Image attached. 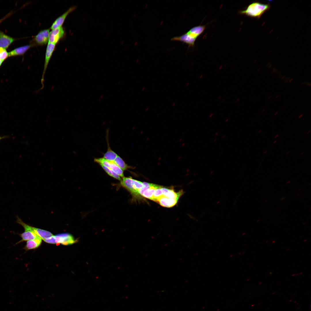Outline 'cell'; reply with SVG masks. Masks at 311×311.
Listing matches in <instances>:
<instances>
[{"label":"cell","mask_w":311,"mask_h":311,"mask_svg":"<svg viewBox=\"0 0 311 311\" xmlns=\"http://www.w3.org/2000/svg\"><path fill=\"white\" fill-rule=\"evenodd\" d=\"M205 28V25L195 26L181 35L172 37L171 41L181 42L187 45L189 48L193 47L196 40L203 32Z\"/></svg>","instance_id":"6da1fadb"},{"label":"cell","mask_w":311,"mask_h":311,"mask_svg":"<svg viewBox=\"0 0 311 311\" xmlns=\"http://www.w3.org/2000/svg\"><path fill=\"white\" fill-rule=\"evenodd\" d=\"M269 4H265L259 2H253L244 10L239 12V14L249 17L259 19L261 16L270 8Z\"/></svg>","instance_id":"7a4b0ae2"},{"label":"cell","mask_w":311,"mask_h":311,"mask_svg":"<svg viewBox=\"0 0 311 311\" xmlns=\"http://www.w3.org/2000/svg\"><path fill=\"white\" fill-rule=\"evenodd\" d=\"M120 183L123 187L131 193L134 198H138L140 197L138 190L144 186L143 182L131 177H124L120 181Z\"/></svg>","instance_id":"3957f363"},{"label":"cell","mask_w":311,"mask_h":311,"mask_svg":"<svg viewBox=\"0 0 311 311\" xmlns=\"http://www.w3.org/2000/svg\"><path fill=\"white\" fill-rule=\"evenodd\" d=\"M43 241L46 243L53 244H61L65 245L72 244L78 241L73 236L68 233H63L53 235L47 238Z\"/></svg>","instance_id":"277c9868"},{"label":"cell","mask_w":311,"mask_h":311,"mask_svg":"<svg viewBox=\"0 0 311 311\" xmlns=\"http://www.w3.org/2000/svg\"><path fill=\"white\" fill-rule=\"evenodd\" d=\"M16 222L24 227V231L21 234H19L22 239L16 243L15 245L23 241L41 239L35 233L32 229V226L24 223L18 216H16Z\"/></svg>","instance_id":"5b68a950"},{"label":"cell","mask_w":311,"mask_h":311,"mask_svg":"<svg viewBox=\"0 0 311 311\" xmlns=\"http://www.w3.org/2000/svg\"><path fill=\"white\" fill-rule=\"evenodd\" d=\"M55 47V44L50 43H48V44L45 54L44 68L41 80V87L39 89V90L43 89L44 87V75Z\"/></svg>","instance_id":"8992f818"},{"label":"cell","mask_w":311,"mask_h":311,"mask_svg":"<svg viewBox=\"0 0 311 311\" xmlns=\"http://www.w3.org/2000/svg\"><path fill=\"white\" fill-rule=\"evenodd\" d=\"M94 162L99 164L103 165L113 171L121 177H124L123 171L114 163L113 161L108 160L103 157L94 158Z\"/></svg>","instance_id":"52a82bcc"},{"label":"cell","mask_w":311,"mask_h":311,"mask_svg":"<svg viewBox=\"0 0 311 311\" xmlns=\"http://www.w3.org/2000/svg\"><path fill=\"white\" fill-rule=\"evenodd\" d=\"M50 29L43 30L40 31L35 36L32 40L33 42L36 45H42L46 44L48 41Z\"/></svg>","instance_id":"ba28073f"},{"label":"cell","mask_w":311,"mask_h":311,"mask_svg":"<svg viewBox=\"0 0 311 311\" xmlns=\"http://www.w3.org/2000/svg\"><path fill=\"white\" fill-rule=\"evenodd\" d=\"M65 33L62 26L52 30L49 33L48 43L56 44L64 36Z\"/></svg>","instance_id":"9c48e42d"},{"label":"cell","mask_w":311,"mask_h":311,"mask_svg":"<svg viewBox=\"0 0 311 311\" xmlns=\"http://www.w3.org/2000/svg\"><path fill=\"white\" fill-rule=\"evenodd\" d=\"M76 6H73L69 8L61 16L58 17L52 24L50 29L52 30L62 27L67 16L76 8Z\"/></svg>","instance_id":"30bf717a"},{"label":"cell","mask_w":311,"mask_h":311,"mask_svg":"<svg viewBox=\"0 0 311 311\" xmlns=\"http://www.w3.org/2000/svg\"><path fill=\"white\" fill-rule=\"evenodd\" d=\"M35 45L32 43L29 44L16 48L8 52L9 57L23 56L30 48Z\"/></svg>","instance_id":"8fae6325"},{"label":"cell","mask_w":311,"mask_h":311,"mask_svg":"<svg viewBox=\"0 0 311 311\" xmlns=\"http://www.w3.org/2000/svg\"><path fill=\"white\" fill-rule=\"evenodd\" d=\"M16 39L0 31V48L6 49Z\"/></svg>","instance_id":"7c38bea8"},{"label":"cell","mask_w":311,"mask_h":311,"mask_svg":"<svg viewBox=\"0 0 311 311\" xmlns=\"http://www.w3.org/2000/svg\"><path fill=\"white\" fill-rule=\"evenodd\" d=\"M163 196L171 198L178 200L183 194L182 191L175 192L173 189H169L162 187L161 188Z\"/></svg>","instance_id":"4fadbf2b"},{"label":"cell","mask_w":311,"mask_h":311,"mask_svg":"<svg viewBox=\"0 0 311 311\" xmlns=\"http://www.w3.org/2000/svg\"><path fill=\"white\" fill-rule=\"evenodd\" d=\"M178 200L162 196L158 198L156 202L161 206L166 207H171L175 205Z\"/></svg>","instance_id":"5bb4252c"},{"label":"cell","mask_w":311,"mask_h":311,"mask_svg":"<svg viewBox=\"0 0 311 311\" xmlns=\"http://www.w3.org/2000/svg\"><path fill=\"white\" fill-rule=\"evenodd\" d=\"M42 239L30 240L27 241L23 249L26 251L36 249L39 247L42 243Z\"/></svg>","instance_id":"9a60e30c"},{"label":"cell","mask_w":311,"mask_h":311,"mask_svg":"<svg viewBox=\"0 0 311 311\" xmlns=\"http://www.w3.org/2000/svg\"><path fill=\"white\" fill-rule=\"evenodd\" d=\"M32 229L35 233L43 240L46 238L53 235L51 232L46 230L32 226Z\"/></svg>","instance_id":"2e32d148"},{"label":"cell","mask_w":311,"mask_h":311,"mask_svg":"<svg viewBox=\"0 0 311 311\" xmlns=\"http://www.w3.org/2000/svg\"><path fill=\"white\" fill-rule=\"evenodd\" d=\"M107 141L108 145L107 150L104 154L103 158L108 160L113 161L118 155L111 148L108 140H107Z\"/></svg>","instance_id":"e0dca14e"},{"label":"cell","mask_w":311,"mask_h":311,"mask_svg":"<svg viewBox=\"0 0 311 311\" xmlns=\"http://www.w3.org/2000/svg\"><path fill=\"white\" fill-rule=\"evenodd\" d=\"M113 161L123 171L131 167L130 166H128L123 159L118 155Z\"/></svg>","instance_id":"ac0fdd59"},{"label":"cell","mask_w":311,"mask_h":311,"mask_svg":"<svg viewBox=\"0 0 311 311\" xmlns=\"http://www.w3.org/2000/svg\"><path fill=\"white\" fill-rule=\"evenodd\" d=\"M106 173L110 176L120 181L122 180L121 177L116 173L107 167L102 164H99Z\"/></svg>","instance_id":"d6986e66"},{"label":"cell","mask_w":311,"mask_h":311,"mask_svg":"<svg viewBox=\"0 0 311 311\" xmlns=\"http://www.w3.org/2000/svg\"><path fill=\"white\" fill-rule=\"evenodd\" d=\"M161 187L160 186L155 189L153 194V200L156 202L157 199L163 196L161 189Z\"/></svg>","instance_id":"ffe728a7"},{"label":"cell","mask_w":311,"mask_h":311,"mask_svg":"<svg viewBox=\"0 0 311 311\" xmlns=\"http://www.w3.org/2000/svg\"><path fill=\"white\" fill-rule=\"evenodd\" d=\"M8 57V53L6 49L0 48V60L3 62Z\"/></svg>","instance_id":"44dd1931"},{"label":"cell","mask_w":311,"mask_h":311,"mask_svg":"<svg viewBox=\"0 0 311 311\" xmlns=\"http://www.w3.org/2000/svg\"><path fill=\"white\" fill-rule=\"evenodd\" d=\"M12 14V12H10V13L7 14L4 17L0 20V23L1 22L3 21L5 19L7 18L10 16H11Z\"/></svg>","instance_id":"7402d4cb"},{"label":"cell","mask_w":311,"mask_h":311,"mask_svg":"<svg viewBox=\"0 0 311 311\" xmlns=\"http://www.w3.org/2000/svg\"><path fill=\"white\" fill-rule=\"evenodd\" d=\"M9 137V136H7V135L3 136H0V141L1 140H2L3 139L7 138H8Z\"/></svg>","instance_id":"603a6c76"},{"label":"cell","mask_w":311,"mask_h":311,"mask_svg":"<svg viewBox=\"0 0 311 311\" xmlns=\"http://www.w3.org/2000/svg\"><path fill=\"white\" fill-rule=\"evenodd\" d=\"M3 63V62L2 61H1V60H0V67L1 66V65H2Z\"/></svg>","instance_id":"cb8c5ba5"},{"label":"cell","mask_w":311,"mask_h":311,"mask_svg":"<svg viewBox=\"0 0 311 311\" xmlns=\"http://www.w3.org/2000/svg\"><path fill=\"white\" fill-rule=\"evenodd\" d=\"M203 76V75H202V74L201 75H200V77H199L200 79H201L202 77Z\"/></svg>","instance_id":"d4e9b609"},{"label":"cell","mask_w":311,"mask_h":311,"mask_svg":"<svg viewBox=\"0 0 311 311\" xmlns=\"http://www.w3.org/2000/svg\"><path fill=\"white\" fill-rule=\"evenodd\" d=\"M278 134H277V135H276V136H274V138H276L277 137H278Z\"/></svg>","instance_id":"484cf974"},{"label":"cell","mask_w":311,"mask_h":311,"mask_svg":"<svg viewBox=\"0 0 311 311\" xmlns=\"http://www.w3.org/2000/svg\"><path fill=\"white\" fill-rule=\"evenodd\" d=\"M277 140H275V141H274V142H273V143H274H274H276V142H277Z\"/></svg>","instance_id":"4316f807"},{"label":"cell","mask_w":311,"mask_h":311,"mask_svg":"<svg viewBox=\"0 0 311 311\" xmlns=\"http://www.w3.org/2000/svg\"><path fill=\"white\" fill-rule=\"evenodd\" d=\"M261 130H259V131H258V133H260V132H261Z\"/></svg>","instance_id":"83f0119b"},{"label":"cell","mask_w":311,"mask_h":311,"mask_svg":"<svg viewBox=\"0 0 311 311\" xmlns=\"http://www.w3.org/2000/svg\"><path fill=\"white\" fill-rule=\"evenodd\" d=\"M310 130H309V131H308V132H307V134H308L309 133H310Z\"/></svg>","instance_id":"f1b7e54d"},{"label":"cell","mask_w":311,"mask_h":311,"mask_svg":"<svg viewBox=\"0 0 311 311\" xmlns=\"http://www.w3.org/2000/svg\"><path fill=\"white\" fill-rule=\"evenodd\" d=\"M304 153V152H301V154H300V155H302V154H303V153Z\"/></svg>","instance_id":"f546056e"},{"label":"cell","mask_w":311,"mask_h":311,"mask_svg":"<svg viewBox=\"0 0 311 311\" xmlns=\"http://www.w3.org/2000/svg\"><path fill=\"white\" fill-rule=\"evenodd\" d=\"M267 152V150H266L264 152V154L266 153Z\"/></svg>","instance_id":"4dcf8cb0"},{"label":"cell","mask_w":311,"mask_h":311,"mask_svg":"<svg viewBox=\"0 0 311 311\" xmlns=\"http://www.w3.org/2000/svg\"><path fill=\"white\" fill-rule=\"evenodd\" d=\"M302 116V115H301L300 116H299V118H300Z\"/></svg>","instance_id":"1f68e13d"},{"label":"cell","mask_w":311,"mask_h":311,"mask_svg":"<svg viewBox=\"0 0 311 311\" xmlns=\"http://www.w3.org/2000/svg\"><path fill=\"white\" fill-rule=\"evenodd\" d=\"M239 100V98H238V99H237V100H236V102H238V100Z\"/></svg>","instance_id":"d6a6232c"},{"label":"cell","mask_w":311,"mask_h":311,"mask_svg":"<svg viewBox=\"0 0 311 311\" xmlns=\"http://www.w3.org/2000/svg\"><path fill=\"white\" fill-rule=\"evenodd\" d=\"M289 153V151L288 152H287V154H288V153Z\"/></svg>","instance_id":"836d02e7"},{"label":"cell","mask_w":311,"mask_h":311,"mask_svg":"<svg viewBox=\"0 0 311 311\" xmlns=\"http://www.w3.org/2000/svg\"><path fill=\"white\" fill-rule=\"evenodd\" d=\"M220 97H220V96H219V98H218V99H219L220 98Z\"/></svg>","instance_id":"e575fe53"}]
</instances>
